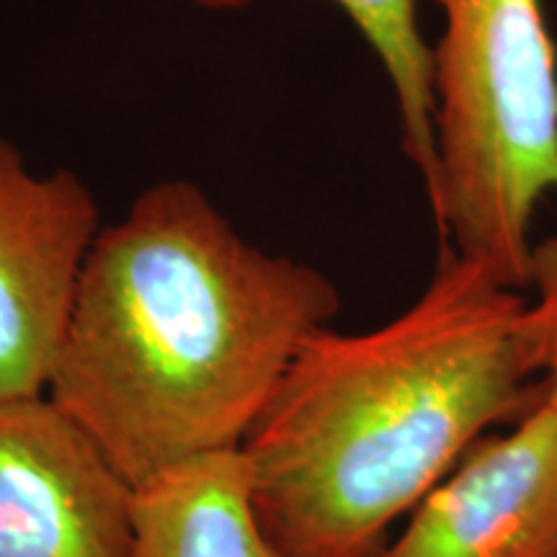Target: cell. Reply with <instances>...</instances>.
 <instances>
[{
    "mask_svg": "<svg viewBox=\"0 0 557 557\" xmlns=\"http://www.w3.org/2000/svg\"><path fill=\"white\" fill-rule=\"evenodd\" d=\"M336 284L243 238L194 181H158L101 227L47 395L132 487L240 449Z\"/></svg>",
    "mask_w": 557,
    "mask_h": 557,
    "instance_id": "6da1fadb",
    "label": "cell"
},
{
    "mask_svg": "<svg viewBox=\"0 0 557 557\" xmlns=\"http://www.w3.org/2000/svg\"><path fill=\"white\" fill-rule=\"evenodd\" d=\"M529 299L449 246L400 315L308 338L243 442L287 557H374L480 436L542 398Z\"/></svg>",
    "mask_w": 557,
    "mask_h": 557,
    "instance_id": "7a4b0ae2",
    "label": "cell"
},
{
    "mask_svg": "<svg viewBox=\"0 0 557 557\" xmlns=\"http://www.w3.org/2000/svg\"><path fill=\"white\" fill-rule=\"evenodd\" d=\"M442 246L511 289L529 287L532 220L557 197V52L542 0H431Z\"/></svg>",
    "mask_w": 557,
    "mask_h": 557,
    "instance_id": "3957f363",
    "label": "cell"
},
{
    "mask_svg": "<svg viewBox=\"0 0 557 557\" xmlns=\"http://www.w3.org/2000/svg\"><path fill=\"white\" fill-rule=\"evenodd\" d=\"M99 205L73 171L37 173L0 139V395L47 393Z\"/></svg>",
    "mask_w": 557,
    "mask_h": 557,
    "instance_id": "277c9868",
    "label": "cell"
},
{
    "mask_svg": "<svg viewBox=\"0 0 557 557\" xmlns=\"http://www.w3.org/2000/svg\"><path fill=\"white\" fill-rule=\"evenodd\" d=\"M0 557H132V485L41 395H0Z\"/></svg>",
    "mask_w": 557,
    "mask_h": 557,
    "instance_id": "5b68a950",
    "label": "cell"
},
{
    "mask_svg": "<svg viewBox=\"0 0 557 557\" xmlns=\"http://www.w3.org/2000/svg\"><path fill=\"white\" fill-rule=\"evenodd\" d=\"M374 557H555L557 416L542 395L508 434L480 436Z\"/></svg>",
    "mask_w": 557,
    "mask_h": 557,
    "instance_id": "8992f818",
    "label": "cell"
},
{
    "mask_svg": "<svg viewBox=\"0 0 557 557\" xmlns=\"http://www.w3.org/2000/svg\"><path fill=\"white\" fill-rule=\"evenodd\" d=\"M132 557H287L263 532L240 449L132 487Z\"/></svg>",
    "mask_w": 557,
    "mask_h": 557,
    "instance_id": "52a82bcc",
    "label": "cell"
},
{
    "mask_svg": "<svg viewBox=\"0 0 557 557\" xmlns=\"http://www.w3.org/2000/svg\"><path fill=\"white\" fill-rule=\"evenodd\" d=\"M194 9L227 13L248 9L253 0H181ZM357 24L369 50L377 54L398 103L403 150L431 191L436 178V94L434 47L418 24V0H336Z\"/></svg>",
    "mask_w": 557,
    "mask_h": 557,
    "instance_id": "ba28073f",
    "label": "cell"
},
{
    "mask_svg": "<svg viewBox=\"0 0 557 557\" xmlns=\"http://www.w3.org/2000/svg\"><path fill=\"white\" fill-rule=\"evenodd\" d=\"M529 287L534 289L529 310L540 348L542 395L557 416V233L534 246Z\"/></svg>",
    "mask_w": 557,
    "mask_h": 557,
    "instance_id": "9c48e42d",
    "label": "cell"
},
{
    "mask_svg": "<svg viewBox=\"0 0 557 557\" xmlns=\"http://www.w3.org/2000/svg\"><path fill=\"white\" fill-rule=\"evenodd\" d=\"M555 557H557V555H555Z\"/></svg>",
    "mask_w": 557,
    "mask_h": 557,
    "instance_id": "30bf717a",
    "label": "cell"
}]
</instances>
